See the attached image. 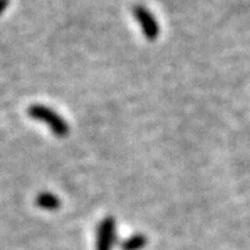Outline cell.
Instances as JSON below:
<instances>
[{"label":"cell","instance_id":"cell-1","mask_svg":"<svg viewBox=\"0 0 250 250\" xmlns=\"http://www.w3.org/2000/svg\"><path fill=\"white\" fill-rule=\"evenodd\" d=\"M28 116L34 120L42 121L49 125L50 131L56 136H67L70 132V126L62 120L60 114H57L54 110L46 107L43 104H32L28 108Z\"/></svg>","mask_w":250,"mask_h":250},{"label":"cell","instance_id":"cell-2","mask_svg":"<svg viewBox=\"0 0 250 250\" xmlns=\"http://www.w3.org/2000/svg\"><path fill=\"white\" fill-rule=\"evenodd\" d=\"M132 13H134L135 20L139 22V25L142 28L143 35L149 41H156L160 35V24L156 17L142 4H136L132 9Z\"/></svg>","mask_w":250,"mask_h":250},{"label":"cell","instance_id":"cell-3","mask_svg":"<svg viewBox=\"0 0 250 250\" xmlns=\"http://www.w3.org/2000/svg\"><path fill=\"white\" fill-rule=\"evenodd\" d=\"M117 241V225L114 217H106L98 225L96 250H113Z\"/></svg>","mask_w":250,"mask_h":250},{"label":"cell","instance_id":"cell-4","mask_svg":"<svg viewBox=\"0 0 250 250\" xmlns=\"http://www.w3.org/2000/svg\"><path fill=\"white\" fill-rule=\"evenodd\" d=\"M35 202L38 207H41L43 210H49V211H54V210L60 208V206H62L60 199L50 192H41L36 196Z\"/></svg>","mask_w":250,"mask_h":250},{"label":"cell","instance_id":"cell-5","mask_svg":"<svg viewBox=\"0 0 250 250\" xmlns=\"http://www.w3.org/2000/svg\"><path fill=\"white\" fill-rule=\"evenodd\" d=\"M147 245V236L142 233H135L128 236L126 239L120 243L121 250H141Z\"/></svg>","mask_w":250,"mask_h":250},{"label":"cell","instance_id":"cell-6","mask_svg":"<svg viewBox=\"0 0 250 250\" xmlns=\"http://www.w3.org/2000/svg\"><path fill=\"white\" fill-rule=\"evenodd\" d=\"M9 3H10V0H0V16L7 10V7H9Z\"/></svg>","mask_w":250,"mask_h":250}]
</instances>
